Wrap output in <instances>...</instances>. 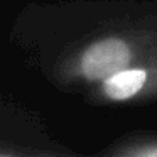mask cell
Segmentation results:
<instances>
[{"label":"cell","mask_w":157,"mask_h":157,"mask_svg":"<svg viewBox=\"0 0 157 157\" xmlns=\"http://www.w3.org/2000/svg\"><path fill=\"white\" fill-rule=\"evenodd\" d=\"M132 49L123 39L106 37L93 42L81 56V73L91 81H103L108 76L128 68Z\"/></svg>","instance_id":"6da1fadb"},{"label":"cell","mask_w":157,"mask_h":157,"mask_svg":"<svg viewBox=\"0 0 157 157\" xmlns=\"http://www.w3.org/2000/svg\"><path fill=\"white\" fill-rule=\"evenodd\" d=\"M147 81V73L139 68H125L115 75L103 79V93L110 100L123 101L130 100L142 91L144 85Z\"/></svg>","instance_id":"7a4b0ae2"}]
</instances>
